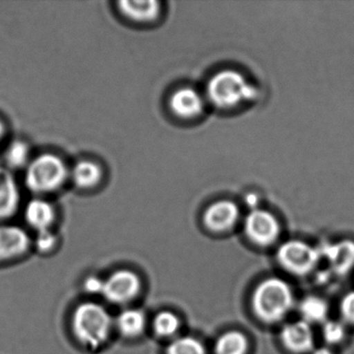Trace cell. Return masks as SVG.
<instances>
[{
  "label": "cell",
  "mask_w": 354,
  "mask_h": 354,
  "mask_svg": "<svg viewBox=\"0 0 354 354\" xmlns=\"http://www.w3.org/2000/svg\"><path fill=\"white\" fill-rule=\"evenodd\" d=\"M281 343L294 353H306L314 349V333L312 325L304 320L288 323L281 330Z\"/></svg>",
  "instance_id": "11"
},
{
  "label": "cell",
  "mask_w": 354,
  "mask_h": 354,
  "mask_svg": "<svg viewBox=\"0 0 354 354\" xmlns=\"http://www.w3.org/2000/svg\"><path fill=\"white\" fill-rule=\"evenodd\" d=\"M321 258H325L331 270L337 275L347 274L354 267V242L343 240L337 243H327L318 248Z\"/></svg>",
  "instance_id": "10"
},
{
  "label": "cell",
  "mask_w": 354,
  "mask_h": 354,
  "mask_svg": "<svg viewBox=\"0 0 354 354\" xmlns=\"http://www.w3.org/2000/svg\"><path fill=\"white\" fill-rule=\"evenodd\" d=\"M72 328L76 339L88 348L100 347L109 339L113 319L106 308L95 302H84L74 310Z\"/></svg>",
  "instance_id": "2"
},
{
  "label": "cell",
  "mask_w": 354,
  "mask_h": 354,
  "mask_svg": "<svg viewBox=\"0 0 354 354\" xmlns=\"http://www.w3.org/2000/svg\"><path fill=\"white\" fill-rule=\"evenodd\" d=\"M30 160V147L24 140H14L6 151V162L11 169H26Z\"/></svg>",
  "instance_id": "20"
},
{
  "label": "cell",
  "mask_w": 354,
  "mask_h": 354,
  "mask_svg": "<svg viewBox=\"0 0 354 354\" xmlns=\"http://www.w3.org/2000/svg\"><path fill=\"white\" fill-rule=\"evenodd\" d=\"M206 94L209 101L218 109H232L242 102L254 100L258 90L234 70H223L210 78Z\"/></svg>",
  "instance_id": "3"
},
{
  "label": "cell",
  "mask_w": 354,
  "mask_h": 354,
  "mask_svg": "<svg viewBox=\"0 0 354 354\" xmlns=\"http://www.w3.org/2000/svg\"><path fill=\"white\" fill-rule=\"evenodd\" d=\"M26 223L37 232L50 230L55 221V210L50 203L43 198H36L28 203L24 209Z\"/></svg>",
  "instance_id": "15"
},
{
  "label": "cell",
  "mask_w": 354,
  "mask_h": 354,
  "mask_svg": "<svg viewBox=\"0 0 354 354\" xmlns=\"http://www.w3.org/2000/svg\"><path fill=\"white\" fill-rule=\"evenodd\" d=\"M346 335L344 323L337 320H326L322 324V337L329 345L343 341Z\"/></svg>",
  "instance_id": "23"
},
{
  "label": "cell",
  "mask_w": 354,
  "mask_h": 354,
  "mask_svg": "<svg viewBox=\"0 0 354 354\" xmlns=\"http://www.w3.org/2000/svg\"><path fill=\"white\" fill-rule=\"evenodd\" d=\"M57 244V236L51 232V230L38 232L37 235L36 245L40 252H49Z\"/></svg>",
  "instance_id": "25"
},
{
  "label": "cell",
  "mask_w": 354,
  "mask_h": 354,
  "mask_svg": "<svg viewBox=\"0 0 354 354\" xmlns=\"http://www.w3.org/2000/svg\"><path fill=\"white\" fill-rule=\"evenodd\" d=\"M84 289L88 293L102 294L104 289V281L97 277H90L84 281Z\"/></svg>",
  "instance_id": "26"
},
{
  "label": "cell",
  "mask_w": 354,
  "mask_h": 354,
  "mask_svg": "<svg viewBox=\"0 0 354 354\" xmlns=\"http://www.w3.org/2000/svg\"><path fill=\"white\" fill-rule=\"evenodd\" d=\"M239 209L231 201H217L205 211L204 223L207 229L215 233H223L232 229L237 223Z\"/></svg>",
  "instance_id": "8"
},
{
  "label": "cell",
  "mask_w": 354,
  "mask_h": 354,
  "mask_svg": "<svg viewBox=\"0 0 354 354\" xmlns=\"http://www.w3.org/2000/svg\"><path fill=\"white\" fill-rule=\"evenodd\" d=\"M294 306V295L287 281L269 277L261 281L252 296V310L265 323L283 320Z\"/></svg>",
  "instance_id": "1"
},
{
  "label": "cell",
  "mask_w": 354,
  "mask_h": 354,
  "mask_svg": "<svg viewBox=\"0 0 354 354\" xmlns=\"http://www.w3.org/2000/svg\"><path fill=\"white\" fill-rule=\"evenodd\" d=\"M146 322V316L142 310L128 308L118 316L115 325L122 335L127 337H136L144 331Z\"/></svg>",
  "instance_id": "18"
},
{
  "label": "cell",
  "mask_w": 354,
  "mask_h": 354,
  "mask_svg": "<svg viewBox=\"0 0 354 354\" xmlns=\"http://www.w3.org/2000/svg\"><path fill=\"white\" fill-rule=\"evenodd\" d=\"M19 186L7 169L0 167V221L13 216L20 206Z\"/></svg>",
  "instance_id": "14"
},
{
  "label": "cell",
  "mask_w": 354,
  "mask_h": 354,
  "mask_svg": "<svg viewBox=\"0 0 354 354\" xmlns=\"http://www.w3.org/2000/svg\"><path fill=\"white\" fill-rule=\"evenodd\" d=\"M204 98L192 88H180L169 97L171 113L179 119L190 120L198 117L204 111Z\"/></svg>",
  "instance_id": "9"
},
{
  "label": "cell",
  "mask_w": 354,
  "mask_h": 354,
  "mask_svg": "<svg viewBox=\"0 0 354 354\" xmlns=\"http://www.w3.org/2000/svg\"><path fill=\"white\" fill-rule=\"evenodd\" d=\"M248 337L241 331L231 330L223 333L215 343V354H246Z\"/></svg>",
  "instance_id": "19"
},
{
  "label": "cell",
  "mask_w": 354,
  "mask_h": 354,
  "mask_svg": "<svg viewBox=\"0 0 354 354\" xmlns=\"http://www.w3.org/2000/svg\"><path fill=\"white\" fill-rule=\"evenodd\" d=\"M30 239L17 225H0V261L10 260L28 252Z\"/></svg>",
  "instance_id": "12"
},
{
  "label": "cell",
  "mask_w": 354,
  "mask_h": 354,
  "mask_svg": "<svg viewBox=\"0 0 354 354\" xmlns=\"http://www.w3.org/2000/svg\"><path fill=\"white\" fill-rule=\"evenodd\" d=\"M140 287L142 283L136 273L122 269L113 272L106 281H104L102 294L113 304H126L138 296Z\"/></svg>",
  "instance_id": "7"
},
{
  "label": "cell",
  "mask_w": 354,
  "mask_h": 354,
  "mask_svg": "<svg viewBox=\"0 0 354 354\" xmlns=\"http://www.w3.org/2000/svg\"><path fill=\"white\" fill-rule=\"evenodd\" d=\"M70 177L74 185L80 189H91L100 183L103 178V169L95 161L80 160L70 171Z\"/></svg>",
  "instance_id": "16"
},
{
  "label": "cell",
  "mask_w": 354,
  "mask_h": 354,
  "mask_svg": "<svg viewBox=\"0 0 354 354\" xmlns=\"http://www.w3.org/2000/svg\"><path fill=\"white\" fill-rule=\"evenodd\" d=\"M246 203H248V206L252 207V210L257 209V205L259 203L258 196L256 194H248V198H246Z\"/></svg>",
  "instance_id": "27"
},
{
  "label": "cell",
  "mask_w": 354,
  "mask_h": 354,
  "mask_svg": "<svg viewBox=\"0 0 354 354\" xmlns=\"http://www.w3.org/2000/svg\"><path fill=\"white\" fill-rule=\"evenodd\" d=\"M167 354H206V348L198 339L183 337L175 339L169 346Z\"/></svg>",
  "instance_id": "22"
},
{
  "label": "cell",
  "mask_w": 354,
  "mask_h": 354,
  "mask_svg": "<svg viewBox=\"0 0 354 354\" xmlns=\"http://www.w3.org/2000/svg\"><path fill=\"white\" fill-rule=\"evenodd\" d=\"M180 328V319L177 315L169 310H163L157 315L154 320V329L157 335L169 337L176 335Z\"/></svg>",
  "instance_id": "21"
},
{
  "label": "cell",
  "mask_w": 354,
  "mask_h": 354,
  "mask_svg": "<svg viewBox=\"0 0 354 354\" xmlns=\"http://www.w3.org/2000/svg\"><path fill=\"white\" fill-rule=\"evenodd\" d=\"M312 354H333V352L328 347H319L313 349Z\"/></svg>",
  "instance_id": "28"
},
{
  "label": "cell",
  "mask_w": 354,
  "mask_h": 354,
  "mask_svg": "<svg viewBox=\"0 0 354 354\" xmlns=\"http://www.w3.org/2000/svg\"><path fill=\"white\" fill-rule=\"evenodd\" d=\"M244 229L250 241L267 246L279 238L281 227L274 215L266 210L254 209L246 217Z\"/></svg>",
  "instance_id": "6"
},
{
  "label": "cell",
  "mask_w": 354,
  "mask_h": 354,
  "mask_svg": "<svg viewBox=\"0 0 354 354\" xmlns=\"http://www.w3.org/2000/svg\"><path fill=\"white\" fill-rule=\"evenodd\" d=\"M301 320L308 324H323L328 316V306L323 298L310 295L304 297L298 306Z\"/></svg>",
  "instance_id": "17"
},
{
  "label": "cell",
  "mask_w": 354,
  "mask_h": 354,
  "mask_svg": "<svg viewBox=\"0 0 354 354\" xmlns=\"http://www.w3.org/2000/svg\"><path fill=\"white\" fill-rule=\"evenodd\" d=\"M277 261L292 274L306 275L312 272L320 261L318 248L300 240H290L279 246Z\"/></svg>",
  "instance_id": "5"
},
{
  "label": "cell",
  "mask_w": 354,
  "mask_h": 354,
  "mask_svg": "<svg viewBox=\"0 0 354 354\" xmlns=\"http://www.w3.org/2000/svg\"><path fill=\"white\" fill-rule=\"evenodd\" d=\"M6 136V125L1 120H0V142L3 140Z\"/></svg>",
  "instance_id": "29"
},
{
  "label": "cell",
  "mask_w": 354,
  "mask_h": 354,
  "mask_svg": "<svg viewBox=\"0 0 354 354\" xmlns=\"http://www.w3.org/2000/svg\"><path fill=\"white\" fill-rule=\"evenodd\" d=\"M339 313L342 318L349 324H354V290L348 292L339 304Z\"/></svg>",
  "instance_id": "24"
},
{
  "label": "cell",
  "mask_w": 354,
  "mask_h": 354,
  "mask_svg": "<svg viewBox=\"0 0 354 354\" xmlns=\"http://www.w3.org/2000/svg\"><path fill=\"white\" fill-rule=\"evenodd\" d=\"M117 6L124 17L136 24H150L161 13V3L157 0H122Z\"/></svg>",
  "instance_id": "13"
},
{
  "label": "cell",
  "mask_w": 354,
  "mask_h": 354,
  "mask_svg": "<svg viewBox=\"0 0 354 354\" xmlns=\"http://www.w3.org/2000/svg\"><path fill=\"white\" fill-rule=\"evenodd\" d=\"M69 176V169L61 157L45 153L30 161L24 174V184L32 194H51L59 189Z\"/></svg>",
  "instance_id": "4"
}]
</instances>
